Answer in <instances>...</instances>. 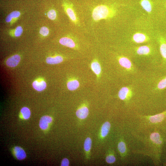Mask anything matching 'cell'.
<instances>
[{"label":"cell","mask_w":166,"mask_h":166,"mask_svg":"<svg viewBox=\"0 0 166 166\" xmlns=\"http://www.w3.org/2000/svg\"><path fill=\"white\" fill-rule=\"evenodd\" d=\"M66 13L70 18L73 21L76 20V18L75 14L72 9L68 8L66 10Z\"/></svg>","instance_id":"obj_22"},{"label":"cell","mask_w":166,"mask_h":166,"mask_svg":"<svg viewBox=\"0 0 166 166\" xmlns=\"http://www.w3.org/2000/svg\"><path fill=\"white\" fill-rule=\"evenodd\" d=\"M20 114L21 118L24 120H27L30 117L31 113L28 108L24 107L21 109Z\"/></svg>","instance_id":"obj_18"},{"label":"cell","mask_w":166,"mask_h":166,"mask_svg":"<svg viewBox=\"0 0 166 166\" xmlns=\"http://www.w3.org/2000/svg\"><path fill=\"white\" fill-rule=\"evenodd\" d=\"M89 113V110L86 105L83 104L77 110L76 115L77 117L81 121L86 119Z\"/></svg>","instance_id":"obj_4"},{"label":"cell","mask_w":166,"mask_h":166,"mask_svg":"<svg viewBox=\"0 0 166 166\" xmlns=\"http://www.w3.org/2000/svg\"><path fill=\"white\" fill-rule=\"evenodd\" d=\"M47 16L48 18L51 20H54L56 17V11L53 9L49 10L47 13Z\"/></svg>","instance_id":"obj_23"},{"label":"cell","mask_w":166,"mask_h":166,"mask_svg":"<svg viewBox=\"0 0 166 166\" xmlns=\"http://www.w3.org/2000/svg\"><path fill=\"white\" fill-rule=\"evenodd\" d=\"M49 30L48 28L45 26L42 27L39 31V33L42 35L44 36H46L49 33Z\"/></svg>","instance_id":"obj_25"},{"label":"cell","mask_w":166,"mask_h":166,"mask_svg":"<svg viewBox=\"0 0 166 166\" xmlns=\"http://www.w3.org/2000/svg\"><path fill=\"white\" fill-rule=\"evenodd\" d=\"M91 67L94 73L98 76L101 72V66L98 62L97 61H93L91 64Z\"/></svg>","instance_id":"obj_19"},{"label":"cell","mask_w":166,"mask_h":166,"mask_svg":"<svg viewBox=\"0 0 166 166\" xmlns=\"http://www.w3.org/2000/svg\"><path fill=\"white\" fill-rule=\"evenodd\" d=\"M105 160L106 162L109 164H113L116 160V158L113 152L111 150H109L105 156Z\"/></svg>","instance_id":"obj_16"},{"label":"cell","mask_w":166,"mask_h":166,"mask_svg":"<svg viewBox=\"0 0 166 166\" xmlns=\"http://www.w3.org/2000/svg\"><path fill=\"white\" fill-rule=\"evenodd\" d=\"M59 42L61 45L71 48H74L75 46L73 41L71 38L68 37L61 38L59 40Z\"/></svg>","instance_id":"obj_13"},{"label":"cell","mask_w":166,"mask_h":166,"mask_svg":"<svg viewBox=\"0 0 166 166\" xmlns=\"http://www.w3.org/2000/svg\"><path fill=\"white\" fill-rule=\"evenodd\" d=\"M69 164V161L68 159L65 158L61 160V166H68Z\"/></svg>","instance_id":"obj_26"},{"label":"cell","mask_w":166,"mask_h":166,"mask_svg":"<svg viewBox=\"0 0 166 166\" xmlns=\"http://www.w3.org/2000/svg\"><path fill=\"white\" fill-rule=\"evenodd\" d=\"M141 5L143 8L147 12L150 13L151 11L152 5L148 0H141Z\"/></svg>","instance_id":"obj_21"},{"label":"cell","mask_w":166,"mask_h":166,"mask_svg":"<svg viewBox=\"0 0 166 166\" xmlns=\"http://www.w3.org/2000/svg\"><path fill=\"white\" fill-rule=\"evenodd\" d=\"M46 85L45 81L42 79L35 80L32 83L33 88L35 90L39 92L44 90L46 88Z\"/></svg>","instance_id":"obj_12"},{"label":"cell","mask_w":166,"mask_h":166,"mask_svg":"<svg viewBox=\"0 0 166 166\" xmlns=\"http://www.w3.org/2000/svg\"><path fill=\"white\" fill-rule=\"evenodd\" d=\"M92 143V139L89 137H87L84 142V149L85 153V157L87 160L89 159L90 157Z\"/></svg>","instance_id":"obj_7"},{"label":"cell","mask_w":166,"mask_h":166,"mask_svg":"<svg viewBox=\"0 0 166 166\" xmlns=\"http://www.w3.org/2000/svg\"><path fill=\"white\" fill-rule=\"evenodd\" d=\"M117 148L122 157L125 156L127 152V147L125 142L122 139L120 140L117 144Z\"/></svg>","instance_id":"obj_14"},{"label":"cell","mask_w":166,"mask_h":166,"mask_svg":"<svg viewBox=\"0 0 166 166\" xmlns=\"http://www.w3.org/2000/svg\"><path fill=\"white\" fill-rule=\"evenodd\" d=\"M14 155L17 159L22 160L26 157V153L24 150L21 147L16 146L13 149Z\"/></svg>","instance_id":"obj_8"},{"label":"cell","mask_w":166,"mask_h":166,"mask_svg":"<svg viewBox=\"0 0 166 166\" xmlns=\"http://www.w3.org/2000/svg\"><path fill=\"white\" fill-rule=\"evenodd\" d=\"M110 123L106 121L101 125L99 134V138L100 140L104 139L108 135L111 128Z\"/></svg>","instance_id":"obj_6"},{"label":"cell","mask_w":166,"mask_h":166,"mask_svg":"<svg viewBox=\"0 0 166 166\" xmlns=\"http://www.w3.org/2000/svg\"><path fill=\"white\" fill-rule=\"evenodd\" d=\"M138 83L143 94H152L166 101V72L158 69L144 71Z\"/></svg>","instance_id":"obj_1"},{"label":"cell","mask_w":166,"mask_h":166,"mask_svg":"<svg viewBox=\"0 0 166 166\" xmlns=\"http://www.w3.org/2000/svg\"><path fill=\"white\" fill-rule=\"evenodd\" d=\"M21 60V57L18 54H15L9 57L6 60V64L7 65L10 67L17 66Z\"/></svg>","instance_id":"obj_9"},{"label":"cell","mask_w":166,"mask_h":166,"mask_svg":"<svg viewBox=\"0 0 166 166\" xmlns=\"http://www.w3.org/2000/svg\"><path fill=\"white\" fill-rule=\"evenodd\" d=\"M20 14V12L18 11H13L7 15L5 21L7 22H10L13 19L19 17Z\"/></svg>","instance_id":"obj_20"},{"label":"cell","mask_w":166,"mask_h":166,"mask_svg":"<svg viewBox=\"0 0 166 166\" xmlns=\"http://www.w3.org/2000/svg\"><path fill=\"white\" fill-rule=\"evenodd\" d=\"M53 121V118L48 115L44 116L41 117L39 122V126L42 130H46L49 128V125Z\"/></svg>","instance_id":"obj_5"},{"label":"cell","mask_w":166,"mask_h":166,"mask_svg":"<svg viewBox=\"0 0 166 166\" xmlns=\"http://www.w3.org/2000/svg\"><path fill=\"white\" fill-rule=\"evenodd\" d=\"M134 53L139 57H148L154 53L153 49L148 45H142L134 48Z\"/></svg>","instance_id":"obj_3"},{"label":"cell","mask_w":166,"mask_h":166,"mask_svg":"<svg viewBox=\"0 0 166 166\" xmlns=\"http://www.w3.org/2000/svg\"><path fill=\"white\" fill-rule=\"evenodd\" d=\"M23 30L22 27L20 26H18L15 29L14 32V35L16 37L20 36L22 34Z\"/></svg>","instance_id":"obj_24"},{"label":"cell","mask_w":166,"mask_h":166,"mask_svg":"<svg viewBox=\"0 0 166 166\" xmlns=\"http://www.w3.org/2000/svg\"><path fill=\"white\" fill-rule=\"evenodd\" d=\"M110 13V10L108 7L104 5H100L94 9L92 17L94 20L97 21L106 18L109 16Z\"/></svg>","instance_id":"obj_2"},{"label":"cell","mask_w":166,"mask_h":166,"mask_svg":"<svg viewBox=\"0 0 166 166\" xmlns=\"http://www.w3.org/2000/svg\"><path fill=\"white\" fill-rule=\"evenodd\" d=\"M63 60L61 56H57L53 57H48L46 59V61L48 64L53 65L60 63L63 61Z\"/></svg>","instance_id":"obj_15"},{"label":"cell","mask_w":166,"mask_h":166,"mask_svg":"<svg viewBox=\"0 0 166 166\" xmlns=\"http://www.w3.org/2000/svg\"><path fill=\"white\" fill-rule=\"evenodd\" d=\"M133 40L137 43H141L149 40V38L145 34L141 33H137L133 36Z\"/></svg>","instance_id":"obj_11"},{"label":"cell","mask_w":166,"mask_h":166,"mask_svg":"<svg viewBox=\"0 0 166 166\" xmlns=\"http://www.w3.org/2000/svg\"><path fill=\"white\" fill-rule=\"evenodd\" d=\"M151 141L158 147H160L163 143V139L160 133L155 132L152 133L150 136Z\"/></svg>","instance_id":"obj_10"},{"label":"cell","mask_w":166,"mask_h":166,"mask_svg":"<svg viewBox=\"0 0 166 166\" xmlns=\"http://www.w3.org/2000/svg\"><path fill=\"white\" fill-rule=\"evenodd\" d=\"M79 86V81L77 80L73 79L69 81L67 84L68 89L70 91L76 90Z\"/></svg>","instance_id":"obj_17"}]
</instances>
